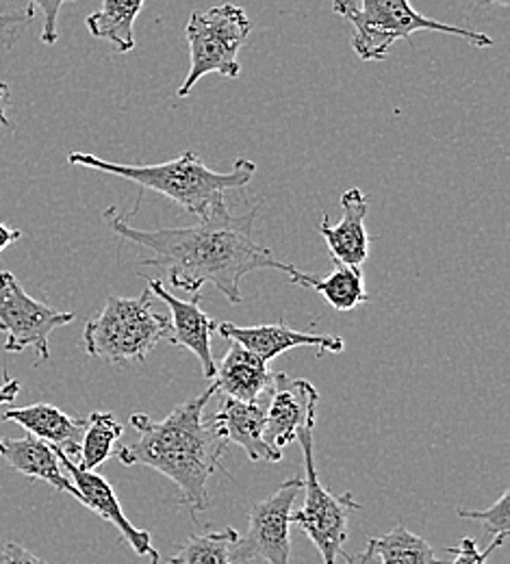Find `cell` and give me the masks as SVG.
<instances>
[{
	"label": "cell",
	"mask_w": 510,
	"mask_h": 564,
	"mask_svg": "<svg viewBox=\"0 0 510 564\" xmlns=\"http://www.w3.org/2000/svg\"><path fill=\"white\" fill-rule=\"evenodd\" d=\"M341 556H346V564H369L373 561V547L367 541V547H365L363 552H359V554H341Z\"/></svg>",
	"instance_id": "obj_32"
},
{
	"label": "cell",
	"mask_w": 510,
	"mask_h": 564,
	"mask_svg": "<svg viewBox=\"0 0 510 564\" xmlns=\"http://www.w3.org/2000/svg\"><path fill=\"white\" fill-rule=\"evenodd\" d=\"M148 291L156 295L161 302L170 308V337L167 341L174 346H181L194 354L203 367V376L207 380H214L216 376V358L211 339L216 335L218 324L200 308L203 295L196 293L192 300H181L172 295L163 281L148 279Z\"/></svg>",
	"instance_id": "obj_11"
},
{
	"label": "cell",
	"mask_w": 510,
	"mask_h": 564,
	"mask_svg": "<svg viewBox=\"0 0 510 564\" xmlns=\"http://www.w3.org/2000/svg\"><path fill=\"white\" fill-rule=\"evenodd\" d=\"M317 404L319 393L308 380L274 373V387L265 404V443L283 456L300 430L315 427Z\"/></svg>",
	"instance_id": "obj_10"
},
{
	"label": "cell",
	"mask_w": 510,
	"mask_h": 564,
	"mask_svg": "<svg viewBox=\"0 0 510 564\" xmlns=\"http://www.w3.org/2000/svg\"><path fill=\"white\" fill-rule=\"evenodd\" d=\"M341 209H344V217L337 224H330V219L324 217L317 230L324 237L333 261L361 268L369 257V243H371L365 228L369 203L363 192L359 187L344 192Z\"/></svg>",
	"instance_id": "obj_15"
},
{
	"label": "cell",
	"mask_w": 510,
	"mask_h": 564,
	"mask_svg": "<svg viewBox=\"0 0 510 564\" xmlns=\"http://www.w3.org/2000/svg\"><path fill=\"white\" fill-rule=\"evenodd\" d=\"M507 541H509V539H504V536H493V541L489 543V547L480 552L478 545H476V541H474L471 536H465L458 547H449L447 552L454 554V563L452 564H487L489 556H491L498 547H502Z\"/></svg>",
	"instance_id": "obj_25"
},
{
	"label": "cell",
	"mask_w": 510,
	"mask_h": 564,
	"mask_svg": "<svg viewBox=\"0 0 510 564\" xmlns=\"http://www.w3.org/2000/svg\"><path fill=\"white\" fill-rule=\"evenodd\" d=\"M147 0H102V7L85 18L91 37L105 40L116 53L127 55L135 48V20Z\"/></svg>",
	"instance_id": "obj_20"
},
{
	"label": "cell",
	"mask_w": 510,
	"mask_h": 564,
	"mask_svg": "<svg viewBox=\"0 0 510 564\" xmlns=\"http://www.w3.org/2000/svg\"><path fill=\"white\" fill-rule=\"evenodd\" d=\"M219 333L226 341H235L243 346L248 352L259 356L263 362H272L276 356L290 352L295 348H317L322 352L341 354L346 344L339 337L315 335L293 330L285 322L263 324V326H237L230 322L218 324Z\"/></svg>",
	"instance_id": "obj_13"
},
{
	"label": "cell",
	"mask_w": 510,
	"mask_h": 564,
	"mask_svg": "<svg viewBox=\"0 0 510 564\" xmlns=\"http://www.w3.org/2000/svg\"><path fill=\"white\" fill-rule=\"evenodd\" d=\"M0 422H11L22 425L29 434L46 441L55 449H62L66 456H76L80 436L85 430V417H74L59 411L53 404H31L22 409H7L0 415Z\"/></svg>",
	"instance_id": "obj_18"
},
{
	"label": "cell",
	"mask_w": 510,
	"mask_h": 564,
	"mask_svg": "<svg viewBox=\"0 0 510 564\" xmlns=\"http://www.w3.org/2000/svg\"><path fill=\"white\" fill-rule=\"evenodd\" d=\"M261 205L241 215L219 207L196 226L142 230L131 226V217L118 215L116 207L102 213L107 226L122 239L150 250L140 263L165 272L167 282L189 295L203 284H214L228 302L241 304V281L259 270H276L292 276L295 268L276 261L272 252L252 239L254 219Z\"/></svg>",
	"instance_id": "obj_1"
},
{
	"label": "cell",
	"mask_w": 510,
	"mask_h": 564,
	"mask_svg": "<svg viewBox=\"0 0 510 564\" xmlns=\"http://www.w3.org/2000/svg\"><path fill=\"white\" fill-rule=\"evenodd\" d=\"M211 382L216 391H221L226 398L252 404L270 395L274 373L259 356L230 341V348L216 362V376Z\"/></svg>",
	"instance_id": "obj_16"
},
{
	"label": "cell",
	"mask_w": 510,
	"mask_h": 564,
	"mask_svg": "<svg viewBox=\"0 0 510 564\" xmlns=\"http://www.w3.org/2000/svg\"><path fill=\"white\" fill-rule=\"evenodd\" d=\"M55 452H57V458H59L62 467L70 474L73 485L78 489V494H80V503L85 508H89L94 514H98L102 521H107L113 528H118L122 539L133 547V552L138 556L148 558L150 564L161 563L159 552L150 543V532L135 528L127 519V514L122 512L120 499H118V495L113 491V487L102 476H98L96 471L80 469L73 458L66 456L62 449H55Z\"/></svg>",
	"instance_id": "obj_12"
},
{
	"label": "cell",
	"mask_w": 510,
	"mask_h": 564,
	"mask_svg": "<svg viewBox=\"0 0 510 564\" xmlns=\"http://www.w3.org/2000/svg\"><path fill=\"white\" fill-rule=\"evenodd\" d=\"M0 458L18 474L42 480L62 494L73 495L80 501V494L73 480L66 478L57 452L46 441L26 434L22 438H0Z\"/></svg>",
	"instance_id": "obj_17"
},
{
	"label": "cell",
	"mask_w": 510,
	"mask_h": 564,
	"mask_svg": "<svg viewBox=\"0 0 510 564\" xmlns=\"http://www.w3.org/2000/svg\"><path fill=\"white\" fill-rule=\"evenodd\" d=\"M122 423L116 422L111 413H91L80 436L76 465L80 469L96 471L116 454V443L122 438Z\"/></svg>",
	"instance_id": "obj_21"
},
{
	"label": "cell",
	"mask_w": 510,
	"mask_h": 564,
	"mask_svg": "<svg viewBox=\"0 0 510 564\" xmlns=\"http://www.w3.org/2000/svg\"><path fill=\"white\" fill-rule=\"evenodd\" d=\"M76 319V313L57 311L31 297L18 279L0 272V333H4V352H24L33 348L40 360L51 358V335Z\"/></svg>",
	"instance_id": "obj_8"
},
{
	"label": "cell",
	"mask_w": 510,
	"mask_h": 564,
	"mask_svg": "<svg viewBox=\"0 0 510 564\" xmlns=\"http://www.w3.org/2000/svg\"><path fill=\"white\" fill-rule=\"evenodd\" d=\"M237 539L239 532L235 528H224L209 534H192L167 564H235L230 552Z\"/></svg>",
	"instance_id": "obj_23"
},
{
	"label": "cell",
	"mask_w": 510,
	"mask_h": 564,
	"mask_svg": "<svg viewBox=\"0 0 510 564\" xmlns=\"http://www.w3.org/2000/svg\"><path fill=\"white\" fill-rule=\"evenodd\" d=\"M510 491H504L502 497L487 510H467V508H458V517L460 519H469V521H478L485 525V530L491 536H504L509 539L510 530Z\"/></svg>",
	"instance_id": "obj_24"
},
{
	"label": "cell",
	"mask_w": 510,
	"mask_h": 564,
	"mask_svg": "<svg viewBox=\"0 0 510 564\" xmlns=\"http://www.w3.org/2000/svg\"><path fill=\"white\" fill-rule=\"evenodd\" d=\"M7 105H9V85L0 80V124L11 129V122L7 118Z\"/></svg>",
	"instance_id": "obj_31"
},
{
	"label": "cell",
	"mask_w": 510,
	"mask_h": 564,
	"mask_svg": "<svg viewBox=\"0 0 510 564\" xmlns=\"http://www.w3.org/2000/svg\"><path fill=\"white\" fill-rule=\"evenodd\" d=\"M68 163L127 178L144 192H154L172 200L176 207L196 215L198 219L218 212L219 207L226 205L224 196L228 192H239L248 187L257 174V165L250 159H237L230 172L219 174L209 170L200 154L194 150L181 152L172 161L154 165L113 163L85 152H70Z\"/></svg>",
	"instance_id": "obj_3"
},
{
	"label": "cell",
	"mask_w": 510,
	"mask_h": 564,
	"mask_svg": "<svg viewBox=\"0 0 510 564\" xmlns=\"http://www.w3.org/2000/svg\"><path fill=\"white\" fill-rule=\"evenodd\" d=\"M0 564H48L46 561H42L40 556L31 554L29 550H24L22 545L13 543V541H7L2 552H0Z\"/></svg>",
	"instance_id": "obj_28"
},
{
	"label": "cell",
	"mask_w": 510,
	"mask_h": 564,
	"mask_svg": "<svg viewBox=\"0 0 510 564\" xmlns=\"http://www.w3.org/2000/svg\"><path fill=\"white\" fill-rule=\"evenodd\" d=\"M265 404L268 398L252 404L226 398L221 409L209 422L214 423L219 436L228 445H239L252 463H281L283 456L276 454L263 438Z\"/></svg>",
	"instance_id": "obj_14"
},
{
	"label": "cell",
	"mask_w": 510,
	"mask_h": 564,
	"mask_svg": "<svg viewBox=\"0 0 510 564\" xmlns=\"http://www.w3.org/2000/svg\"><path fill=\"white\" fill-rule=\"evenodd\" d=\"M333 11L352 24L350 44L361 62H382L398 40H409L417 31L456 35L476 48L493 46V40L480 31L426 18L411 0H333Z\"/></svg>",
	"instance_id": "obj_4"
},
{
	"label": "cell",
	"mask_w": 510,
	"mask_h": 564,
	"mask_svg": "<svg viewBox=\"0 0 510 564\" xmlns=\"http://www.w3.org/2000/svg\"><path fill=\"white\" fill-rule=\"evenodd\" d=\"M302 491V478H292L268 499L254 503L248 512V532L232 545L230 558L246 564L261 558L270 564H290L292 558V506Z\"/></svg>",
	"instance_id": "obj_9"
},
{
	"label": "cell",
	"mask_w": 510,
	"mask_h": 564,
	"mask_svg": "<svg viewBox=\"0 0 510 564\" xmlns=\"http://www.w3.org/2000/svg\"><path fill=\"white\" fill-rule=\"evenodd\" d=\"M216 393L211 382L205 393L185 400L161 422L135 413L131 425L140 434L138 441L116 447V456L124 467L144 465L170 478L181 491V503L194 517L211 508L209 480L224 469L221 456L228 447L214 423L205 420V409Z\"/></svg>",
	"instance_id": "obj_2"
},
{
	"label": "cell",
	"mask_w": 510,
	"mask_h": 564,
	"mask_svg": "<svg viewBox=\"0 0 510 564\" xmlns=\"http://www.w3.org/2000/svg\"><path fill=\"white\" fill-rule=\"evenodd\" d=\"M35 15L33 7H26V11H9V13H0V37H4V46L9 48L11 42L18 37V33L31 24Z\"/></svg>",
	"instance_id": "obj_27"
},
{
	"label": "cell",
	"mask_w": 510,
	"mask_h": 564,
	"mask_svg": "<svg viewBox=\"0 0 510 564\" xmlns=\"http://www.w3.org/2000/svg\"><path fill=\"white\" fill-rule=\"evenodd\" d=\"M170 337V315L154 311L152 293L109 295L102 311L83 328L85 352L107 365L142 362Z\"/></svg>",
	"instance_id": "obj_5"
},
{
	"label": "cell",
	"mask_w": 510,
	"mask_h": 564,
	"mask_svg": "<svg viewBox=\"0 0 510 564\" xmlns=\"http://www.w3.org/2000/svg\"><path fill=\"white\" fill-rule=\"evenodd\" d=\"M476 7H502L507 9L510 4V0H474Z\"/></svg>",
	"instance_id": "obj_33"
},
{
	"label": "cell",
	"mask_w": 510,
	"mask_h": 564,
	"mask_svg": "<svg viewBox=\"0 0 510 564\" xmlns=\"http://www.w3.org/2000/svg\"><path fill=\"white\" fill-rule=\"evenodd\" d=\"M22 239V230L18 228H9L7 224L0 221V252H4L9 246H13L15 241Z\"/></svg>",
	"instance_id": "obj_30"
},
{
	"label": "cell",
	"mask_w": 510,
	"mask_h": 564,
	"mask_svg": "<svg viewBox=\"0 0 510 564\" xmlns=\"http://www.w3.org/2000/svg\"><path fill=\"white\" fill-rule=\"evenodd\" d=\"M315 427H304L297 432V441L304 458V503L297 512H292V523H295L308 541L319 552L324 564L337 563V556L344 554V543L348 541V523L355 510H361V503L352 494H330L317 476L315 469Z\"/></svg>",
	"instance_id": "obj_7"
},
{
	"label": "cell",
	"mask_w": 510,
	"mask_h": 564,
	"mask_svg": "<svg viewBox=\"0 0 510 564\" xmlns=\"http://www.w3.org/2000/svg\"><path fill=\"white\" fill-rule=\"evenodd\" d=\"M250 33V15L243 7H237L232 2H224L207 11H194L185 29L192 68L178 87V98L189 96V91L207 74L237 78L241 72L237 55Z\"/></svg>",
	"instance_id": "obj_6"
},
{
	"label": "cell",
	"mask_w": 510,
	"mask_h": 564,
	"mask_svg": "<svg viewBox=\"0 0 510 564\" xmlns=\"http://www.w3.org/2000/svg\"><path fill=\"white\" fill-rule=\"evenodd\" d=\"M290 281L297 286L319 293L339 313H350L371 300L365 289L363 272L357 265H344L335 261V270L324 279L304 274L295 268Z\"/></svg>",
	"instance_id": "obj_19"
},
{
	"label": "cell",
	"mask_w": 510,
	"mask_h": 564,
	"mask_svg": "<svg viewBox=\"0 0 510 564\" xmlns=\"http://www.w3.org/2000/svg\"><path fill=\"white\" fill-rule=\"evenodd\" d=\"M20 393V382L15 378L9 376V371L2 373V382H0V406L2 404H11Z\"/></svg>",
	"instance_id": "obj_29"
},
{
	"label": "cell",
	"mask_w": 510,
	"mask_h": 564,
	"mask_svg": "<svg viewBox=\"0 0 510 564\" xmlns=\"http://www.w3.org/2000/svg\"><path fill=\"white\" fill-rule=\"evenodd\" d=\"M66 2H74V0H29V7H37L44 15V24H42V42L46 46H53L57 44L59 40V11Z\"/></svg>",
	"instance_id": "obj_26"
},
{
	"label": "cell",
	"mask_w": 510,
	"mask_h": 564,
	"mask_svg": "<svg viewBox=\"0 0 510 564\" xmlns=\"http://www.w3.org/2000/svg\"><path fill=\"white\" fill-rule=\"evenodd\" d=\"M369 543L373 547V558H378L380 564H443L428 541L413 534L402 523L380 539L369 536Z\"/></svg>",
	"instance_id": "obj_22"
}]
</instances>
